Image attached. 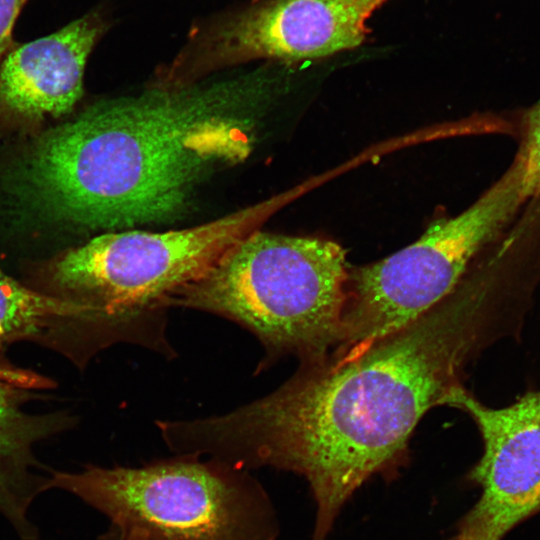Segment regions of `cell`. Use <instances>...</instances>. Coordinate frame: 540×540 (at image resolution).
I'll return each mask as SVG.
<instances>
[{
  "label": "cell",
  "mask_w": 540,
  "mask_h": 540,
  "mask_svg": "<svg viewBox=\"0 0 540 540\" xmlns=\"http://www.w3.org/2000/svg\"><path fill=\"white\" fill-rule=\"evenodd\" d=\"M517 154L524 161L530 198L540 195V99L518 113Z\"/></svg>",
  "instance_id": "cell-12"
},
{
  "label": "cell",
  "mask_w": 540,
  "mask_h": 540,
  "mask_svg": "<svg viewBox=\"0 0 540 540\" xmlns=\"http://www.w3.org/2000/svg\"><path fill=\"white\" fill-rule=\"evenodd\" d=\"M28 0H0V63L13 47V30Z\"/></svg>",
  "instance_id": "cell-13"
},
{
  "label": "cell",
  "mask_w": 540,
  "mask_h": 540,
  "mask_svg": "<svg viewBox=\"0 0 540 540\" xmlns=\"http://www.w3.org/2000/svg\"><path fill=\"white\" fill-rule=\"evenodd\" d=\"M493 290L470 271L435 306L342 361L301 368L270 394L194 418L193 452L237 469L303 476L317 505L312 540H325L367 479L397 467L424 414L461 384L490 324Z\"/></svg>",
  "instance_id": "cell-1"
},
{
  "label": "cell",
  "mask_w": 540,
  "mask_h": 540,
  "mask_svg": "<svg viewBox=\"0 0 540 540\" xmlns=\"http://www.w3.org/2000/svg\"><path fill=\"white\" fill-rule=\"evenodd\" d=\"M98 540H143V538L137 532L110 525L109 529L98 537Z\"/></svg>",
  "instance_id": "cell-14"
},
{
  "label": "cell",
  "mask_w": 540,
  "mask_h": 540,
  "mask_svg": "<svg viewBox=\"0 0 540 540\" xmlns=\"http://www.w3.org/2000/svg\"><path fill=\"white\" fill-rule=\"evenodd\" d=\"M110 26L97 7L49 35L14 44L0 63V116L35 121L69 113L83 94L88 57Z\"/></svg>",
  "instance_id": "cell-9"
},
{
  "label": "cell",
  "mask_w": 540,
  "mask_h": 540,
  "mask_svg": "<svg viewBox=\"0 0 540 540\" xmlns=\"http://www.w3.org/2000/svg\"><path fill=\"white\" fill-rule=\"evenodd\" d=\"M443 405L469 414L484 446L469 473L481 495L461 521L457 540H502L540 512V389L492 408L458 384Z\"/></svg>",
  "instance_id": "cell-8"
},
{
  "label": "cell",
  "mask_w": 540,
  "mask_h": 540,
  "mask_svg": "<svg viewBox=\"0 0 540 540\" xmlns=\"http://www.w3.org/2000/svg\"><path fill=\"white\" fill-rule=\"evenodd\" d=\"M61 319L87 324L88 312L71 300L29 289L0 270V348Z\"/></svg>",
  "instance_id": "cell-11"
},
{
  "label": "cell",
  "mask_w": 540,
  "mask_h": 540,
  "mask_svg": "<svg viewBox=\"0 0 540 540\" xmlns=\"http://www.w3.org/2000/svg\"><path fill=\"white\" fill-rule=\"evenodd\" d=\"M39 378L0 362V515L19 540H40L38 527L29 518L34 500L50 490V469L43 468L32 446L55 427L23 413L20 390Z\"/></svg>",
  "instance_id": "cell-10"
},
{
  "label": "cell",
  "mask_w": 540,
  "mask_h": 540,
  "mask_svg": "<svg viewBox=\"0 0 540 540\" xmlns=\"http://www.w3.org/2000/svg\"><path fill=\"white\" fill-rule=\"evenodd\" d=\"M348 276L339 244L259 229L181 289L171 308L211 313L251 332L265 352L258 371L284 355L318 364L340 342Z\"/></svg>",
  "instance_id": "cell-3"
},
{
  "label": "cell",
  "mask_w": 540,
  "mask_h": 540,
  "mask_svg": "<svg viewBox=\"0 0 540 540\" xmlns=\"http://www.w3.org/2000/svg\"><path fill=\"white\" fill-rule=\"evenodd\" d=\"M250 83L99 102L42 134L8 171L22 206L54 222L117 230L167 221L214 169L255 142Z\"/></svg>",
  "instance_id": "cell-2"
},
{
  "label": "cell",
  "mask_w": 540,
  "mask_h": 540,
  "mask_svg": "<svg viewBox=\"0 0 540 540\" xmlns=\"http://www.w3.org/2000/svg\"><path fill=\"white\" fill-rule=\"evenodd\" d=\"M250 232L240 211L180 230L109 231L59 255L48 280L59 297L87 310L88 325L105 331L108 342L173 357L166 336L173 298Z\"/></svg>",
  "instance_id": "cell-4"
},
{
  "label": "cell",
  "mask_w": 540,
  "mask_h": 540,
  "mask_svg": "<svg viewBox=\"0 0 540 540\" xmlns=\"http://www.w3.org/2000/svg\"><path fill=\"white\" fill-rule=\"evenodd\" d=\"M61 489L144 540H277L273 503L250 471L175 455L137 467L51 470Z\"/></svg>",
  "instance_id": "cell-5"
},
{
  "label": "cell",
  "mask_w": 540,
  "mask_h": 540,
  "mask_svg": "<svg viewBox=\"0 0 540 540\" xmlns=\"http://www.w3.org/2000/svg\"><path fill=\"white\" fill-rule=\"evenodd\" d=\"M388 0H252L197 26L189 44L200 67L255 59L312 60L361 45Z\"/></svg>",
  "instance_id": "cell-7"
},
{
  "label": "cell",
  "mask_w": 540,
  "mask_h": 540,
  "mask_svg": "<svg viewBox=\"0 0 540 540\" xmlns=\"http://www.w3.org/2000/svg\"><path fill=\"white\" fill-rule=\"evenodd\" d=\"M529 199L525 164L516 154L459 215L433 222L418 240L383 260L349 269L342 334L333 355L360 354L448 296Z\"/></svg>",
  "instance_id": "cell-6"
}]
</instances>
